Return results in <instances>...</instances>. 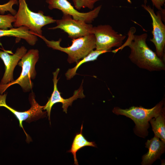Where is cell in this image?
I'll return each mask as SVG.
<instances>
[{"instance_id": "6da1fadb", "label": "cell", "mask_w": 165, "mask_h": 165, "mask_svg": "<svg viewBox=\"0 0 165 165\" xmlns=\"http://www.w3.org/2000/svg\"><path fill=\"white\" fill-rule=\"evenodd\" d=\"M136 31L134 27H131L128 33V38L125 42L120 47L112 52L115 53L128 46L130 49L129 58L139 68L150 72L164 70L165 61L160 58L146 43L147 34L136 35L134 34Z\"/></svg>"}, {"instance_id": "7a4b0ae2", "label": "cell", "mask_w": 165, "mask_h": 165, "mask_svg": "<svg viewBox=\"0 0 165 165\" xmlns=\"http://www.w3.org/2000/svg\"><path fill=\"white\" fill-rule=\"evenodd\" d=\"M164 105V102L162 100L151 108L133 106L123 109L117 107H115L112 111L116 115H123L132 119L135 124L134 133L138 136L145 138L148 135L149 120L156 118L165 111Z\"/></svg>"}, {"instance_id": "3957f363", "label": "cell", "mask_w": 165, "mask_h": 165, "mask_svg": "<svg viewBox=\"0 0 165 165\" xmlns=\"http://www.w3.org/2000/svg\"><path fill=\"white\" fill-rule=\"evenodd\" d=\"M38 36L42 38L48 47L67 54V61L70 64L77 62L96 48V39L94 34L72 39L71 45L67 47L60 46L61 38L57 41H50L42 35Z\"/></svg>"}, {"instance_id": "277c9868", "label": "cell", "mask_w": 165, "mask_h": 165, "mask_svg": "<svg viewBox=\"0 0 165 165\" xmlns=\"http://www.w3.org/2000/svg\"><path fill=\"white\" fill-rule=\"evenodd\" d=\"M18 2V9L14 15L16 19L13 24L14 28L26 26L38 36L42 35V28L43 26L56 22V20L52 17L44 15L41 11L35 13L30 10L25 0H19Z\"/></svg>"}, {"instance_id": "5b68a950", "label": "cell", "mask_w": 165, "mask_h": 165, "mask_svg": "<svg viewBox=\"0 0 165 165\" xmlns=\"http://www.w3.org/2000/svg\"><path fill=\"white\" fill-rule=\"evenodd\" d=\"M39 58V52L37 49L30 50L19 61L18 64L22 67V70L19 77L16 80L9 83L0 84V93H3L11 86L15 84L20 85L24 92L32 90L33 83L31 79L36 75L35 66Z\"/></svg>"}, {"instance_id": "8992f818", "label": "cell", "mask_w": 165, "mask_h": 165, "mask_svg": "<svg viewBox=\"0 0 165 165\" xmlns=\"http://www.w3.org/2000/svg\"><path fill=\"white\" fill-rule=\"evenodd\" d=\"M95 39L96 50L111 51L113 47L118 48L123 44L125 35L119 33L108 24L100 25L93 27Z\"/></svg>"}, {"instance_id": "52a82bcc", "label": "cell", "mask_w": 165, "mask_h": 165, "mask_svg": "<svg viewBox=\"0 0 165 165\" xmlns=\"http://www.w3.org/2000/svg\"><path fill=\"white\" fill-rule=\"evenodd\" d=\"M7 94L0 95V107H4L12 112L19 120V126L22 128L26 136L28 141H31V138L25 131L22 125L24 121L28 123L31 122L41 118L45 117L46 112H43L44 106L40 105L36 101L34 94L32 92L30 94L29 99L31 107L27 111L19 112L16 110L7 105L6 103Z\"/></svg>"}, {"instance_id": "ba28073f", "label": "cell", "mask_w": 165, "mask_h": 165, "mask_svg": "<svg viewBox=\"0 0 165 165\" xmlns=\"http://www.w3.org/2000/svg\"><path fill=\"white\" fill-rule=\"evenodd\" d=\"M56 26L48 29H61L67 33L68 37L72 39L93 34V27L92 24L82 20H74L69 15L63 14L62 18L56 20Z\"/></svg>"}, {"instance_id": "9c48e42d", "label": "cell", "mask_w": 165, "mask_h": 165, "mask_svg": "<svg viewBox=\"0 0 165 165\" xmlns=\"http://www.w3.org/2000/svg\"><path fill=\"white\" fill-rule=\"evenodd\" d=\"M141 6L149 14L152 21L153 38L150 40L156 47V53L157 56L165 61V26L160 10L156 14L153 8L146 4Z\"/></svg>"}, {"instance_id": "30bf717a", "label": "cell", "mask_w": 165, "mask_h": 165, "mask_svg": "<svg viewBox=\"0 0 165 165\" xmlns=\"http://www.w3.org/2000/svg\"><path fill=\"white\" fill-rule=\"evenodd\" d=\"M46 2L48 4L49 9H58L63 14L71 15L74 20L88 24L91 23L97 17L102 7L100 5L89 12L81 13L74 8L67 0H46Z\"/></svg>"}, {"instance_id": "8fae6325", "label": "cell", "mask_w": 165, "mask_h": 165, "mask_svg": "<svg viewBox=\"0 0 165 165\" xmlns=\"http://www.w3.org/2000/svg\"><path fill=\"white\" fill-rule=\"evenodd\" d=\"M60 72V69H57L56 71L53 72V82L54 87L53 90L50 97L43 108V110H46L49 120L50 121V115L51 108L53 105L57 103L62 104L63 111L67 113V109L69 106H72L73 101L78 98H82L85 96L83 94L82 84V82L80 87L75 90L73 95L67 99H64L61 95V93L58 91L57 87V83L59 79H57L58 75Z\"/></svg>"}, {"instance_id": "7c38bea8", "label": "cell", "mask_w": 165, "mask_h": 165, "mask_svg": "<svg viewBox=\"0 0 165 165\" xmlns=\"http://www.w3.org/2000/svg\"><path fill=\"white\" fill-rule=\"evenodd\" d=\"M9 51H0V57L5 65V71L0 84L4 85L14 80L13 72L14 69L20 60L26 53L27 49L24 46L18 48L13 55L8 53Z\"/></svg>"}, {"instance_id": "4fadbf2b", "label": "cell", "mask_w": 165, "mask_h": 165, "mask_svg": "<svg viewBox=\"0 0 165 165\" xmlns=\"http://www.w3.org/2000/svg\"><path fill=\"white\" fill-rule=\"evenodd\" d=\"M145 144L148 151L142 156L141 164L142 165H151L157 159H160V156L164 152L165 143L154 136L150 140H148Z\"/></svg>"}, {"instance_id": "5bb4252c", "label": "cell", "mask_w": 165, "mask_h": 165, "mask_svg": "<svg viewBox=\"0 0 165 165\" xmlns=\"http://www.w3.org/2000/svg\"><path fill=\"white\" fill-rule=\"evenodd\" d=\"M4 36H13L26 41L31 46H34L38 40L37 37L33 34L26 26H21L9 29H0V37Z\"/></svg>"}, {"instance_id": "9a60e30c", "label": "cell", "mask_w": 165, "mask_h": 165, "mask_svg": "<svg viewBox=\"0 0 165 165\" xmlns=\"http://www.w3.org/2000/svg\"><path fill=\"white\" fill-rule=\"evenodd\" d=\"M82 124L81 125L79 133H77L75 136L71 145L70 149L68 152H71L73 155L74 164L79 165L76 158V152L81 148L86 146L96 147V145L94 141H89L87 140L82 134Z\"/></svg>"}, {"instance_id": "2e32d148", "label": "cell", "mask_w": 165, "mask_h": 165, "mask_svg": "<svg viewBox=\"0 0 165 165\" xmlns=\"http://www.w3.org/2000/svg\"><path fill=\"white\" fill-rule=\"evenodd\" d=\"M109 51L103 50H95L91 51L87 55L79 60L76 63V65L75 67L69 69L65 74V76L67 80H70L77 74L76 71L79 68L82 64L88 61L96 60L100 55Z\"/></svg>"}, {"instance_id": "e0dca14e", "label": "cell", "mask_w": 165, "mask_h": 165, "mask_svg": "<svg viewBox=\"0 0 165 165\" xmlns=\"http://www.w3.org/2000/svg\"><path fill=\"white\" fill-rule=\"evenodd\" d=\"M149 122L152 127L154 136L160 138L165 143V111L156 118L151 119Z\"/></svg>"}, {"instance_id": "ac0fdd59", "label": "cell", "mask_w": 165, "mask_h": 165, "mask_svg": "<svg viewBox=\"0 0 165 165\" xmlns=\"http://www.w3.org/2000/svg\"><path fill=\"white\" fill-rule=\"evenodd\" d=\"M14 16L10 14L6 15H0V29H8L13 28L12 23L15 21Z\"/></svg>"}, {"instance_id": "d6986e66", "label": "cell", "mask_w": 165, "mask_h": 165, "mask_svg": "<svg viewBox=\"0 0 165 165\" xmlns=\"http://www.w3.org/2000/svg\"><path fill=\"white\" fill-rule=\"evenodd\" d=\"M101 0H72L76 9L80 10L82 8H87L93 9L94 4Z\"/></svg>"}, {"instance_id": "ffe728a7", "label": "cell", "mask_w": 165, "mask_h": 165, "mask_svg": "<svg viewBox=\"0 0 165 165\" xmlns=\"http://www.w3.org/2000/svg\"><path fill=\"white\" fill-rule=\"evenodd\" d=\"M18 3L17 0H10L8 2L3 5H0V13L3 14L6 12L9 11L14 15L16 12L13 8V6Z\"/></svg>"}, {"instance_id": "44dd1931", "label": "cell", "mask_w": 165, "mask_h": 165, "mask_svg": "<svg viewBox=\"0 0 165 165\" xmlns=\"http://www.w3.org/2000/svg\"><path fill=\"white\" fill-rule=\"evenodd\" d=\"M151 0L152 3L153 5L159 10L160 11L162 9V7L164 5L165 0ZM145 1H146V0H145Z\"/></svg>"}]
</instances>
